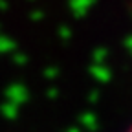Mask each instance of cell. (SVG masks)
Here are the masks:
<instances>
[{
  "label": "cell",
  "instance_id": "6da1fadb",
  "mask_svg": "<svg viewBox=\"0 0 132 132\" xmlns=\"http://www.w3.org/2000/svg\"><path fill=\"white\" fill-rule=\"evenodd\" d=\"M123 132H132V123H130V125H128V127H127V128H125Z\"/></svg>",
  "mask_w": 132,
  "mask_h": 132
}]
</instances>
